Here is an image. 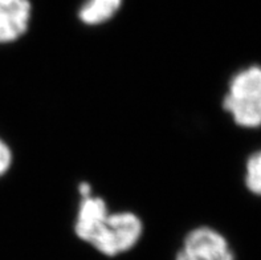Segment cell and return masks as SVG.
<instances>
[{
    "label": "cell",
    "instance_id": "obj_1",
    "mask_svg": "<svg viewBox=\"0 0 261 260\" xmlns=\"http://www.w3.org/2000/svg\"><path fill=\"white\" fill-rule=\"evenodd\" d=\"M73 232L80 242L105 257L129 254L145 235L142 217L132 210H112L105 198L90 194L80 198Z\"/></svg>",
    "mask_w": 261,
    "mask_h": 260
},
{
    "label": "cell",
    "instance_id": "obj_2",
    "mask_svg": "<svg viewBox=\"0 0 261 260\" xmlns=\"http://www.w3.org/2000/svg\"><path fill=\"white\" fill-rule=\"evenodd\" d=\"M222 108L238 128H261V65L251 64L232 75Z\"/></svg>",
    "mask_w": 261,
    "mask_h": 260
},
{
    "label": "cell",
    "instance_id": "obj_3",
    "mask_svg": "<svg viewBox=\"0 0 261 260\" xmlns=\"http://www.w3.org/2000/svg\"><path fill=\"white\" fill-rule=\"evenodd\" d=\"M174 260H236V254L222 231L200 224L186 232Z\"/></svg>",
    "mask_w": 261,
    "mask_h": 260
},
{
    "label": "cell",
    "instance_id": "obj_4",
    "mask_svg": "<svg viewBox=\"0 0 261 260\" xmlns=\"http://www.w3.org/2000/svg\"><path fill=\"white\" fill-rule=\"evenodd\" d=\"M33 19L31 0H0V44H13L30 32Z\"/></svg>",
    "mask_w": 261,
    "mask_h": 260
},
{
    "label": "cell",
    "instance_id": "obj_5",
    "mask_svg": "<svg viewBox=\"0 0 261 260\" xmlns=\"http://www.w3.org/2000/svg\"><path fill=\"white\" fill-rule=\"evenodd\" d=\"M125 0H84L77 8V19L85 27L108 24L121 11Z\"/></svg>",
    "mask_w": 261,
    "mask_h": 260
},
{
    "label": "cell",
    "instance_id": "obj_6",
    "mask_svg": "<svg viewBox=\"0 0 261 260\" xmlns=\"http://www.w3.org/2000/svg\"><path fill=\"white\" fill-rule=\"evenodd\" d=\"M244 184L251 194L261 197V149L248 155L245 161Z\"/></svg>",
    "mask_w": 261,
    "mask_h": 260
},
{
    "label": "cell",
    "instance_id": "obj_7",
    "mask_svg": "<svg viewBox=\"0 0 261 260\" xmlns=\"http://www.w3.org/2000/svg\"><path fill=\"white\" fill-rule=\"evenodd\" d=\"M13 165V152L8 142L0 137V178L10 172Z\"/></svg>",
    "mask_w": 261,
    "mask_h": 260
}]
</instances>
